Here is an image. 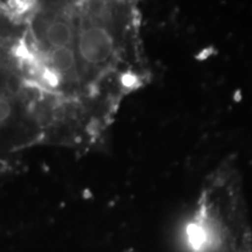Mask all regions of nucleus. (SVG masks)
I'll return each mask as SVG.
<instances>
[{
    "instance_id": "nucleus-1",
    "label": "nucleus",
    "mask_w": 252,
    "mask_h": 252,
    "mask_svg": "<svg viewBox=\"0 0 252 252\" xmlns=\"http://www.w3.org/2000/svg\"><path fill=\"white\" fill-rule=\"evenodd\" d=\"M12 113V106L7 99L0 98V123L7 121Z\"/></svg>"
}]
</instances>
